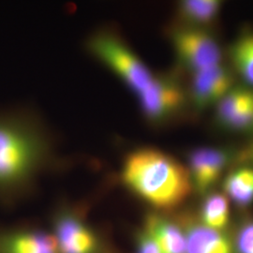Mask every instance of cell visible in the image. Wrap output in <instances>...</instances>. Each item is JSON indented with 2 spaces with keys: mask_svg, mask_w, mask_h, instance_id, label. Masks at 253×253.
Wrapping results in <instances>:
<instances>
[{
  "mask_svg": "<svg viewBox=\"0 0 253 253\" xmlns=\"http://www.w3.org/2000/svg\"><path fill=\"white\" fill-rule=\"evenodd\" d=\"M224 195L240 208L253 203V166L236 168L223 181Z\"/></svg>",
  "mask_w": 253,
  "mask_h": 253,
  "instance_id": "13",
  "label": "cell"
},
{
  "mask_svg": "<svg viewBox=\"0 0 253 253\" xmlns=\"http://www.w3.org/2000/svg\"><path fill=\"white\" fill-rule=\"evenodd\" d=\"M220 124L234 131H253V92L240 107L235 109Z\"/></svg>",
  "mask_w": 253,
  "mask_h": 253,
  "instance_id": "16",
  "label": "cell"
},
{
  "mask_svg": "<svg viewBox=\"0 0 253 253\" xmlns=\"http://www.w3.org/2000/svg\"><path fill=\"white\" fill-rule=\"evenodd\" d=\"M222 8L218 0H185L177 7V17L184 27L202 28L216 22Z\"/></svg>",
  "mask_w": 253,
  "mask_h": 253,
  "instance_id": "12",
  "label": "cell"
},
{
  "mask_svg": "<svg viewBox=\"0 0 253 253\" xmlns=\"http://www.w3.org/2000/svg\"><path fill=\"white\" fill-rule=\"evenodd\" d=\"M145 234L163 253H186V236L176 223L160 215L146 217Z\"/></svg>",
  "mask_w": 253,
  "mask_h": 253,
  "instance_id": "11",
  "label": "cell"
},
{
  "mask_svg": "<svg viewBox=\"0 0 253 253\" xmlns=\"http://www.w3.org/2000/svg\"><path fill=\"white\" fill-rule=\"evenodd\" d=\"M86 50L138 97L152 84L154 74L115 27H101L86 40Z\"/></svg>",
  "mask_w": 253,
  "mask_h": 253,
  "instance_id": "3",
  "label": "cell"
},
{
  "mask_svg": "<svg viewBox=\"0 0 253 253\" xmlns=\"http://www.w3.org/2000/svg\"><path fill=\"white\" fill-rule=\"evenodd\" d=\"M186 253H234V246L222 232L192 220L185 227Z\"/></svg>",
  "mask_w": 253,
  "mask_h": 253,
  "instance_id": "10",
  "label": "cell"
},
{
  "mask_svg": "<svg viewBox=\"0 0 253 253\" xmlns=\"http://www.w3.org/2000/svg\"><path fill=\"white\" fill-rule=\"evenodd\" d=\"M121 179L136 196L161 210L179 207L193 190L188 168L171 155L150 146L126 155Z\"/></svg>",
  "mask_w": 253,
  "mask_h": 253,
  "instance_id": "2",
  "label": "cell"
},
{
  "mask_svg": "<svg viewBox=\"0 0 253 253\" xmlns=\"http://www.w3.org/2000/svg\"><path fill=\"white\" fill-rule=\"evenodd\" d=\"M54 236L41 232L14 230L0 234V253H57Z\"/></svg>",
  "mask_w": 253,
  "mask_h": 253,
  "instance_id": "9",
  "label": "cell"
},
{
  "mask_svg": "<svg viewBox=\"0 0 253 253\" xmlns=\"http://www.w3.org/2000/svg\"><path fill=\"white\" fill-rule=\"evenodd\" d=\"M169 34L178 63L191 74L221 64V49L204 28L180 26Z\"/></svg>",
  "mask_w": 253,
  "mask_h": 253,
  "instance_id": "4",
  "label": "cell"
},
{
  "mask_svg": "<svg viewBox=\"0 0 253 253\" xmlns=\"http://www.w3.org/2000/svg\"><path fill=\"white\" fill-rule=\"evenodd\" d=\"M229 56L235 72L253 87V31H245L232 43Z\"/></svg>",
  "mask_w": 253,
  "mask_h": 253,
  "instance_id": "14",
  "label": "cell"
},
{
  "mask_svg": "<svg viewBox=\"0 0 253 253\" xmlns=\"http://www.w3.org/2000/svg\"><path fill=\"white\" fill-rule=\"evenodd\" d=\"M137 253H163L153 240L146 235L142 234L139 237L138 242V251Z\"/></svg>",
  "mask_w": 253,
  "mask_h": 253,
  "instance_id": "18",
  "label": "cell"
},
{
  "mask_svg": "<svg viewBox=\"0 0 253 253\" xmlns=\"http://www.w3.org/2000/svg\"><path fill=\"white\" fill-rule=\"evenodd\" d=\"M238 253H253V220L240 227L235 239Z\"/></svg>",
  "mask_w": 253,
  "mask_h": 253,
  "instance_id": "17",
  "label": "cell"
},
{
  "mask_svg": "<svg viewBox=\"0 0 253 253\" xmlns=\"http://www.w3.org/2000/svg\"><path fill=\"white\" fill-rule=\"evenodd\" d=\"M58 252L60 253H94L97 240L86 224L73 211H63L55 223Z\"/></svg>",
  "mask_w": 253,
  "mask_h": 253,
  "instance_id": "8",
  "label": "cell"
},
{
  "mask_svg": "<svg viewBox=\"0 0 253 253\" xmlns=\"http://www.w3.org/2000/svg\"><path fill=\"white\" fill-rule=\"evenodd\" d=\"M235 86L233 73L219 64L191 74L189 99L197 109L217 105L229 91Z\"/></svg>",
  "mask_w": 253,
  "mask_h": 253,
  "instance_id": "6",
  "label": "cell"
},
{
  "mask_svg": "<svg viewBox=\"0 0 253 253\" xmlns=\"http://www.w3.org/2000/svg\"><path fill=\"white\" fill-rule=\"evenodd\" d=\"M201 223L209 229L222 232L230 221L229 199L221 193H210L203 203Z\"/></svg>",
  "mask_w": 253,
  "mask_h": 253,
  "instance_id": "15",
  "label": "cell"
},
{
  "mask_svg": "<svg viewBox=\"0 0 253 253\" xmlns=\"http://www.w3.org/2000/svg\"><path fill=\"white\" fill-rule=\"evenodd\" d=\"M239 161L253 166V142L247 145L239 153Z\"/></svg>",
  "mask_w": 253,
  "mask_h": 253,
  "instance_id": "19",
  "label": "cell"
},
{
  "mask_svg": "<svg viewBox=\"0 0 253 253\" xmlns=\"http://www.w3.org/2000/svg\"><path fill=\"white\" fill-rule=\"evenodd\" d=\"M232 154L224 148L199 147L189 156V172L193 190L207 194L219 180L231 161Z\"/></svg>",
  "mask_w": 253,
  "mask_h": 253,
  "instance_id": "7",
  "label": "cell"
},
{
  "mask_svg": "<svg viewBox=\"0 0 253 253\" xmlns=\"http://www.w3.org/2000/svg\"><path fill=\"white\" fill-rule=\"evenodd\" d=\"M54 149L51 131L33 111L0 110V200L11 201L27 190Z\"/></svg>",
  "mask_w": 253,
  "mask_h": 253,
  "instance_id": "1",
  "label": "cell"
},
{
  "mask_svg": "<svg viewBox=\"0 0 253 253\" xmlns=\"http://www.w3.org/2000/svg\"><path fill=\"white\" fill-rule=\"evenodd\" d=\"M137 99L146 121L160 126L180 114L189 100V95L174 76L156 75L152 84Z\"/></svg>",
  "mask_w": 253,
  "mask_h": 253,
  "instance_id": "5",
  "label": "cell"
}]
</instances>
